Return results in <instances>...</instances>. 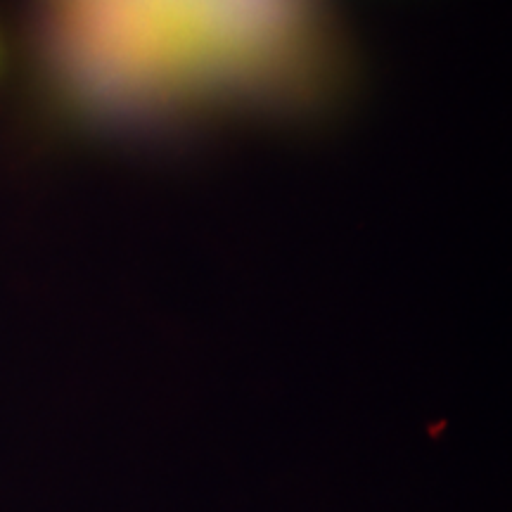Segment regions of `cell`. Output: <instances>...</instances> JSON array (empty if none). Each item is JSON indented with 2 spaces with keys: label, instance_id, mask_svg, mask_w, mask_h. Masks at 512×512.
<instances>
[{
  "label": "cell",
  "instance_id": "obj_1",
  "mask_svg": "<svg viewBox=\"0 0 512 512\" xmlns=\"http://www.w3.org/2000/svg\"><path fill=\"white\" fill-rule=\"evenodd\" d=\"M347 64L304 0H76L62 81L79 114L164 131L221 114H311Z\"/></svg>",
  "mask_w": 512,
  "mask_h": 512
},
{
  "label": "cell",
  "instance_id": "obj_2",
  "mask_svg": "<svg viewBox=\"0 0 512 512\" xmlns=\"http://www.w3.org/2000/svg\"><path fill=\"white\" fill-rule=\"evenodd\" d=\"M0 69H3V43H0Z\"/></svg>",
  "mask_w": 512,
  "mask_h": 512
}]
</instances>
